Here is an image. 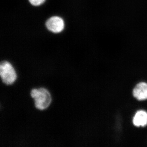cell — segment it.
Returning <instances> with one entry per match:
<instances>
[{
    "label": "cell",
    "mask_w": 147,
    "mask_h": 147,
    "mask_svg": "<svg viewBox=\"0 0 147 147\" xmlns=\"http://www.w3.org/2000/svg\"><path fill=\"white\" fill-rule=\"evenodd\" d=\"M31 96L34 99L36 108L38 110L46 109L49 107L52 101L50 92L44 88L32 90Z\"/></svg>",
    "instance_id": "obj_1"
},
{
    "label": "cell",
    "mask_w": 147,
    "mask_h": 147,
    "mask_svg": "<svg viewBox=\"0 0 147 147\" xmlns=\"http://www.w3.org/2000/svg\"><path fill=\"white\" fill-rule=\"evenodd\" d=\"M0 75L2 82L7 85L12 84L16 79L14 68L7 61H3L0 64Z\"/></svg>",
    "instance_id": "obj_2"
},
{
    "label": "cell",
    "mask_w": 147,
    "mask_h": 147,
    "mask_svg": "<svg viewBox=\"0 0 147 147\" xmlns=\"http://www.w3.org/2000/svg\"><path fill=\"white\" fill-rule=\"evenodd\" d=\"M46 26L47 29L53 32L57 33L63 30L64 22L63 19L57 16L51 17L46 21Z\"/></svg>",
    "instance_id": "obj_3"
},
{
    "label": "cell",
    "mask_w": 147,
    "mask_h": 147,
    "mask_svg": "<svg viewBox=\"0 0 147 147\" xmlns=\"http://www.w3.org/2000/svg\"><path fill=\"white\" fill-rule=\"evenodd\" d=\"M133 94L134 97L139 100L147 99V84L141 82L137 84L134 89Z\"/></svg>",
    "instance_id": "obj_4"
},
{
    "label": "cell",
    "mask_w": 147,
    "mask_h": 147,
    "mask_svg": "<svg viewBox=\"0 0 147 147\" xmlns=\"http://www.w3.org/2000/svg\"><path fill=\"white\" fill-rule=\"evenodd\" d=\"M133 122L136 126H145L147 125V112L142 110L138 111L133 118Z\"/></svg>",
    "instance_id": "obj_5"
},
{
    "label": "cell",
    "mask_w": 147,
    "mask_h": 147,
    "mask_svg": "<svg viewBox=\"0 0 147 147\" xmlns=\"http://www.w3.org/2000/svg\"><path fill=\"white\" fill-rule=\"evenodd\" d=\"M29 2L32 5L34 6H39L43 3L45 0H29Z\"/></svg>",
    "instance_id": "obj_6"
}]
</instances>
